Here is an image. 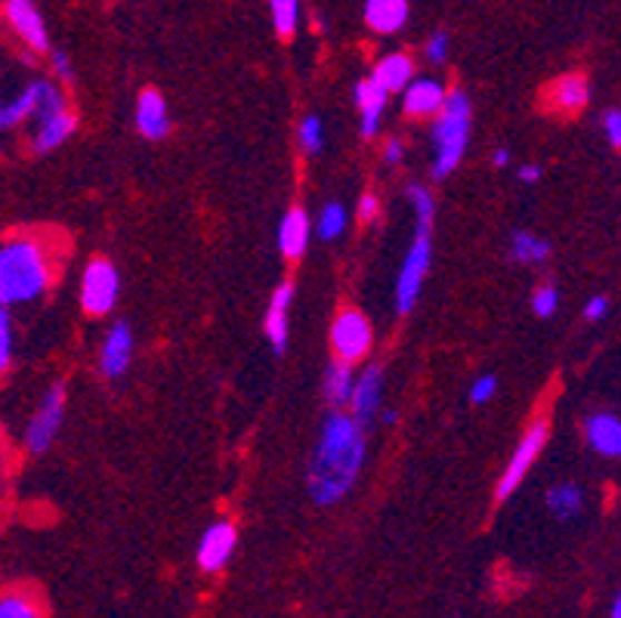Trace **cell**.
<instances>
[{
	"label": "cell",
	"instance_id": "6da1fadb",
	"mask_svg": "<svg viewBox=\"0 0 621 618\" xmlns=\"http://www.w3.org/2000/svg\"><path fill=\"white\" fill-rule=\"evenodd\" d=\"M362 468H365V426L356 424L353 414L334 409L325 418L309 458L306 492L318 508H332L353 492Z\"/></svg>",
	"mask_w": 621,
	"mask_h": 618
},
{
	"label": "cell",
	"instance_id": "7a4b0ae2",
	"mask_svg": "<svg viewBox=\"0 0 621 618\" xmlns=\"http://www.w3.org/2000/svg\"><path fill=\"white\" fill-rule=\"evenodd\" d=\"M56 282V251L38 233L10 235L0 242V306L41 301Z\"/></svg>",
	"mask_w": 621,
	"mask_h": 618
},
{
	"label": "cell",
	"instance_id": "3957f363",
	"mask_svg": "<svg viewBox=\"0 0 621 618\" xmlns=\"http://www.w3.org/2000/svg\"><path fill=\"white\" fill-rule=\"evenodd\" d=\"M408 205L414 207V238L405 257H402L400 278H396V313L408 316L427 282L430 261H433V220H436V202L427 186H408Z\"/></svg>",
	"mask_w": 621,
	"mask_h": 618
},
{
	"label": "cell",
	"instance_id": "277c9868",
	"mask_svg": "<svg viewBox=\"0 0 621 618\" xmlns=\"http://www.w3.org/2000/svg\"><path fill=\"white\" fill-rule=\"evenodd\" d=\"M470 130H473V106L464 90H452L445 97V106L433 118V179H445L455 174L457 165L464 161L470 146Z\"/></svg>",
	"mask_w": 621,
	"mask_h": 618
},
{
	"label": "cell",
	"instance_id": "5b68a950",
	"mask_svg": "<svg viewBox=\"0 0 621 618\" xmlns=\"http://www.w3.org/2000/svg\"><path fill=\"white\" fill-rule=\"evenodd\" d=\"M78 130V115L71 111L66 90L53 81H41L38 109L28 118V149L34 155H50L69 143Z\"/></svg>",
	"mask_w": 621,
	"mask_h": 618
},
{
	"label": "cell",
	"instance_id": "8992f818",
	"mask_svg": "<svg viewBox=\"0 0 621 618\" xmlns=\"http://www.w3.org/2000/svg\"><path fill=\"white\" fill-rule=\"evenodd\" d=\"M66 405H69V390H66V384H53L43 393L41 402L34 405V412L28 418L26 433H22V442H26L28 452H50V445L56 442L59 430H62V421H66Z\"/></svg>",
	"mask_w": 621,
	"mask_h": 618
},
{
	"label": "cell",
	"instance_id": "52a82bcc",
	"mask_svg": "<svg viewBox=\"0 0 621 618\" xmlns=\"http://www.w3.org/2000/svg\"><path fill=\"white\" fill-rule=\"evenodd\" d=\"M121 297V275L118 266L106 257H97L81 273V306L87 316H109Z\"/></svg>",
	"mask_w": 621,
	"mask_h": 618
},
{
	"label": "cell",
	"instance_id": "ba28073f",
	"mask_svg": "<svg viewBox=\"0 0 621 618\" xmlns=\"http://www.w3.org/2000/svg\"><path fill=\"white\" fill-rule=\"evenodd\" d=\"M548 436H551L548 421H535V424L525 430L523 440L516 442V449H513V454L507 458V468H504L501 480H497V489H495L497 501H507V498L523 485V480L529 477V470L535 468V461H539L541 452H544Z\"/></svg>",
	"mask_w": 621,
	"mask_h": 618
},
{
	"label": "cell",
	"instance_id": "9c48e42d",
	"mask_svg": "<svg viewBox=\"0 0 621 618\" xmlns=\"http://www.w3.org/2000/svg\"><path fill=\"white\" fill-rule=\"evenodd\" d=\"M374 328L359 310H344L332 322V350L341 362H359L372 353Z\"/></svg>",
	"mask_w": 621,
	"mask_h": 618
},
{
	"label": "cell",
	"instance_id": "30bf717a",
	"mask_svg": "<svg viewBox=\"0 0 621 618\" xmlns=\"http://www.w3.org/2000/svg\"><path fill=\"white\" fill-rule=\"evenodd\" d=\"M3 19L31 53H50V31L38 10V0H3Z\"/></svg>",
	"mask_w": 621,
	"mask_h": 618
},
{
	"label": "cell",
	"instance_id": "8fae6325",
	"mask_svg": "<svg viewBox=\"0 0 621 618\" xmlns=\"http://www.w3.org/2000/svg\"><path fill=\"white\" fill-rule=\"evenodd\" d=\"M381 399H384V369L381 365H368L356 377L353 393H349V414L359 426H368L381 412Z\"/></svg>",
	"mask_w": 621,
	"mask_h": 618
},
{
	"label": "cell",
	"instance_id": "7c38bea8",
	"mask_svg": "<svg viewBox=\"0 0 621 618\" xmlns=\"http://www.w3.org/2000/svg\"><path fill=\"white\" fill-rule=\"evenodd\" d=\"M235 545H238V529L235 522L217 520L205 529V536L198 541V566L201 572H220L229 563Z\"/></svg>",
	"mask_w": 621,
	"mask_h": 618
},
{
	"label": "cell",
	"instance_id": "4fadbf2b",
	"mask_svg": "<svg viewBox=\"0 0 621 618\" xmlns=\"http://www.w3.org/2000/svg\"><path fill=\"white\" fill-rule=\"evenodd\" d=\"M130 359H134V331L127 322H115L102 341V350H99V371L106 381H118L125 377L127 369H130Z\"/></svg>",
	"mask_w": 621,
	"mask_h": 618
},
{
	"label": "cell",
	"instance_id": "5bb4252c",
	"mask_svg": "<svg viewBox=\"0 0 621 618\" xmlns=\"http://www.w3.org/2000/svg\"><path fill=\"white\" fill-rule=\"evenodd\" d=\"M290 303H294V282H282L273 297H269V306H266V316H263V334L269 346L276 353H285L288 350V328H290Z\"/></svg>",
	"mask_w": 621,
	"mask_h": 618
},
{
	"label": "cell",
	"instance_id": "9a60e30c",
	"mask_svg": "<svg viewBox=\"0 0 621 618\" xmlns=\"http://www.w3.org/2000/svg\"><path fill=\"white\" fill-rule=\"evenodd\" d=\"M445 97L448 90L436 78H412L402 90V111L408 118H436V111L445 106Z\"/></svg>",
	"mask_w": 621,
	"mask_h": 618
},
{
	"label": "cell",
	"instance_id": "2e32d148",
	"mask_svg": "<svg viewBox=\"0 0 621 618\" xmlns=\"http://www.w3.org/2000/svg\"><path fill=\"white\" fill-rule=\"evenodd\" d=\"M134 121H137V130L142 134L146 139H165L170 134V111H167V99L158 94V90H142L137 97V115H134Z\"/></svg>",
	"mask_w": 621,
	"mask_h": 618
},
{
	"label": "cell",
	"instance_id": "e0dca14e",
	"mask_svg": "<svg viewBox=\"0 0 621 618\" xmlns=\"http://www.w3.org/2000/svg\"><path fill=\"white\" fill-rule=\"evenodd\" d=\"M390 94L374 84L372 78L356 84V106H359V134L365 139H374L381 134V124H384V111H387Z\"/></svg>",
	"mask_w": 621,
	"mask_h": 618
},
{
	"label": "cell",
	"instance_id": "ac0fdd59",
	"mask_svg": "<svg viewBox=\"0 0 621 618\" xmlns=\"http://www.w3.org/2000/svg\"><path fill=\"white\" fill-rule=\"evenodd\" d=\"M309 247V214L304 207H290L278 223V251L285 261H300Z\"/></svg>",
	"mask_w": 621,
	"mask_h": 618
},
{
	"label": "cell",
	"instance_id": "d6986e66",
	"mask_svg": "<svg viewBox=\"0 0 621 618\" xmlns=\"http://www.w3.org/2000/svg\"><path fill=\"white\" fill-rule=\"evenodd\" d=\"M588 445L603 458H621V418L612 412H597L584 421Z\"/></svg>",
	"mask_w": 621,
	"mask_h": 618
},
{
	"label": "cell",
	"instance_id": "ffe728a7",
	"mask_svg": "<svg viewBox=\"0 0 621 618\" xmlns=\"http://www.w3.org/2000/svg\"><path fill=\"white\" fill-rule=\"evenodd\" d=\"M41 99V81H28L22 90H16L13 97H7L0 90V134L13 130L19 124H28V118L38 109Z\"/></svg>",
	"mask_w": 621,
	"mask_h": 618
},
{
	"label": "cell",
	"instance_id": "44dd1931",
	"mask_svg": "<svg viewBox=\"0 0 621 618\" xmlns=\"http://www.w3.org/2000/svg\"><path fill=\"white\" fill-rule=\"evenodd\" d=\"M548 102H551V109H560L572 115V111H581L588 102H591V84L584 75H563V78H556V81L548 87Z\"/></svg>",
	"mask_w": 621,
	"mask_h": 618
},
{
	"label": "cell",
	"instance_id": "7402d4cb",
	"mask_svg": "<svg viewBox=\"0 0 621 618\" xmlns=\"http://www.w3.org/2000/svg\"><path fill=\"white\" fill-rule=\"evenodd\" d=\"M408 22V0H365V26L377 35H396Z\"/></svg>",
	"mask_w": 621,
	"mask_h": 618
},
{
	"label": "cell",
	"instance_id": "603a6c76",
	"mask_svg": "<svg viewBox=\"0 0 621 618\" xmlns=\"http://www.w3.org/2000/svg\"><path fill=\"white\" fill-rule=\"evenodd\" d=\"M374 84H381L387 94H402L405 87H408V81L414 78V62L412 56L408 53H390L384 56L377 66H374V71L368 75Z\"/></svg>",
	"mask_w": 621,
	"mask_h": 618
},
{
	"label": "cell",
	"instance_id": "cb8c5ba5",
	"mask_svg": "<svg viewBox=\"0 0 621 618\" xmlns=\"http://www.w3.org/2000/svg\"><path fill=\"white\" fill-rule=\"evenodd\" d=\"M544 501H548V510H551L556 520L569 522L584 510V489L575 485V482H556V485L548 489Z\"/></svg>",
	"mask_w": 621,
	"mask_h": 618
},
{
	"label": "cell",
	"instance_id": "d4e9b609",
	"mask_svg": "<svg viewBox=\"0 0 621 618\" xmlns=\"http://www.w3.org/2000/svg\"><path fill=\"white\" fill-rule=\"evenodd\" d=\"M353 384H356V374H353V365L349 362H332L325 369V377H322V393L328 399V405H346L349 402V393H353Z\"/></svg>",
	"mask_w": 621,
	"mask_h": 618
},
{
	"label": "cell",
	"instance_id": "484cf974",
	"mask_svg": "<svg viewBox=\"0 0 621 618\" xmlns=\"http://www.w3.org/2000/svg\"><path fill=\"white\" fill-rule=\"evenodd\" d=\"M511 257L520 266H541V263H548V257H551V245L541 235L516 229L511 235Z\"/></svg>",
	"mask_w": 621,
	"mask_h": 618
},
{
	"label": "cell",
	"instance_id": "4316f807",
	"mask_svg": "<svg viewBox=\"0 0 621 618\" xmlns=\"http://www.w3.org/2000/svg\"><path fill=\"white\" fill-rule=\"evenodd\" d=\"M0 618H47L38 597L28 591H7L0 597Z\"/></svg>",
	"mask_w": 621,
	"mask_h": 618
},
{
	"label": "cell",
	"instance_id": "83f0119b",
	"mask_svg": "<svg viewBox=\"0 0 621 618\" xmlns=\"http://www.w3.org/2000/svg\"><path fill=\"white\" fill-rule=\"evenodd\" d=\"M346 229V207L341 202H328V205L318 210L316 220V233L322 242H334L341 238Z\"/></svg>",
	"mask_w": 621,
	"mask_h": 618
},
{
	"label": "cell",
	"instance_id": "f1b7e54d",
	"mask_svg": "<svg viewBox=\"0 0 621 618\" xmlns=\"http://www.w3.org/2000/svg\"><path fill=\"white\" fill-rule=\"evenodd\" d=\"M273 10V26H276L278 38H294L297 22H300V0H269Z\"/></svg>",
	"mask_w": 621,
	"mask_h": 618
},
{
	"label": "cell",
	"instance_id": "f546056e",
	"mask_svg": "<svg viewBox=\"0 0 621 618\" xmlns=\"http://www.w3.org/2000/svg\"><path fill=\"white\" fill-rule=\"evenodd\" d=\"M297 143H300L304 155H318V151L325 149V124H322L318 115H306L304 121H300Z\"/></svg>",
	"mask_w": 621,
	"mask_h": 618
},
{
	"label": "cell",
	"instance_id": "4dcf8cb0",
	"mask_svg": "<svg viewBox=\"0 0 621 618\" xmlns=\"http://www.w3.org/2000/svg\"><path fill=\"white\" fill-rule=\"evenodd\" d=\"M13 353H16L13 316H10L7 306H0V377L10 371V365H13Z\"/></svg>",
	"mask_w": 621,
	"mask_h": 618
},
{
	"label": "cell",
	"instance_id": "1f68e13d",
	"mask_svg": "<svg viewBox=\"0 0 621 618\" xmlns=\"http://www.w3.org/2000/svg\"><path fill=\"white\" fill-rule=\"evenodd\" d=\"M556 306H560V291L553 288V285H541L532 294V313L539 318H551L556 313Z\"/></svg>",
	"mask_w": 621,
	"mask_h": 618
},
{
	"label": "cell",
	"instance_id": "d6a6232c",
	"mask_svg": "<svg viewBox=\"0 0 621 618\" xmlns=\"http://www.w3.org/2000/svg\"><path fill=\"white\" fill-rule=\"evenodd\" d=\"M495 390H497L495 374H480V377L470 384V402H473V405H485L489 399L495 396Z\"/></svg>",
	"mask_w": 621,
	"mask_h": 618
},
{
	"label": "cell",
	"instance_id": "836d02e7",
	"mask_svg": "<svg viewBox=\"0 0 621 618\" xmlns=\"http://www.w3.org/2000/svg\"><path fill=\"white\" fill-rule=\"evenodd\" d=\"M424 53H427V62L442 66V62L448 59V35H445V31H436L427 41V47H424Z\"/></svg>",
	"mask_w": 621,
	"mask_h": 618
},
{
	"label": "cell",
	"instance_id": "e575fe53",
	"mask_svg": "<svg viewBox=\"0 0 621 618\" xmlns=\"http://www.w3.org/2000/svg\"><path fill=\"white\" fill-rule=\"evenodd\" d=\"M600 124H603V134H607L609 146L621 149V109H609Z\"/></svg>",
	"mask_w": 621,
	"mask_h": 618
},
{
	"label": "cell",
	"instance_id": "d590c367",
	"mask_svg": "<svg viewBox=\"0 0 621 618\" xmlns=\"http://www.w3.org/2000/svg\"><path fill=\"white\" fill-rule=\"evenodd\" d=\"M50 66H53V75L59 78V81L75 84V69H71L69 53H62V50H53V53H50Z\"/></svg>",
	"mask_w": 621,
	"mask_h": 618
},
{
	"label": "cell",
	"instance_id": "8d00e7d4",
	"mask_svg": "<svg viewBox=\"0 0 621 618\" xmlns=\"http://www.w3.org/2000/svg\"><path fill=\"white\" fill-rule=\"evenodd\" d=\"M377 217H381V202H377V195L374 193H365L359 198V220L374 223Z\"/></svg>",
	"mask_w": 621,
	"mask_h": 618
},
{
	"label": "cell",
	"instance_id": "74e56055",
	"mask_svg": "<svg viewBox=\"0 0 621 618\" xmlns=\"http://www.w3.org/2000/svg\"><path fill=\"white\" fill-rule=\"evenodd\" d=\"M607 313H609L607 294H597V297H591L588 306H584V318H588V322H600V318H607Z\"/></svg>",
	"mask_w": 621,
	"mask_h": 618
},
{
	"label": "cell",
	"instance_id": "f35d334b",
	"mask_svg": "<svg viewBox=\"0 0 621 618\" xmlns=\"http://www.w3.org/2000/svg\"><path fill=\"white\" fill-rule=\"evenodd\" d=\"M402 158H405V143H402L400 137H393L387 146H384V161H387V165H400Z\"/></svg>",
	"mask_w": 621,
	"mask_h": 618
},
{
	"label": "cell",
	"instance_id": "ab89813d",
	"mask_svg": "<svg viewBox=\"0 0 621 618\" xmlns=\"http://www.w3.org/2000/svg\"><path fill=\"white\" fill-rule=\"evenodd\" d=\"M516 177L523 179V183H539L541 179V167L539 165H523L516 170Z\"/></svg>",
	"mask_w": 621,
	"mask_h": 618
},
{
	"label": "cell",
	"instance_id": "60d3db41",
	"mask_svg": "<svg viewBox=\"0 0 621 618\" xmlns=\"http://www.w3.org/2000/svg\"><path fill=\"white\" fill-rule=\"evenodd\" d=\"M492 165L495 167L511 165V149H495V155H492Z\"/></svg>",
	"mask_w": 621,
	"mask_h": 618
},
{
	"label": "cell",
	"instance_id": "b9f144b4",
	"mask_svg": "<svg viewBox=\"0 0 621 618\" xmlns=\"http://www.w3.org/2000/svg\"><path fill=\"white\" fill-rule=\"evenodd\" d=\"M612 618H621V591L615 594V600H612Z\"/></svg>",
	"mask_w": 621,
	"mask_h": 618
}]
</instances>
